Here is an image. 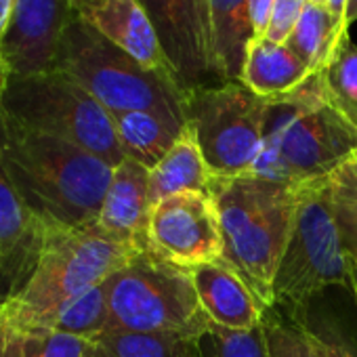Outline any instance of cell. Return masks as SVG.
Returning <instances> with one entry per match:
<instances>
[{
    "instance_id": "1",
    "label": "cell",
    "mask_w": 357,
    "mask_h": 357,
    "mask_svg": "<svg viewBox=\"0 0 357 357\" xmlns=\"http://www.w3.org/2000/svg\"><path fill=\"white\" fill-rule=\"evenodd\" d=\"M0 149L17 196L45 225L80 229L95 223L114 166L74 143L17 124L3 109Z\"/></svg>"
},
{
    "instance_id": "2",
    "label": "cell",
    "mask_w": 357,
    "mask_h": 357,
    "mask_svg": "<svg viewBox=\"0 0 357 357\" xmlns=\"http://www.w3.org/2000/svg\"><path fill=\"white\" fill-rule=\"evenodd\" d=\"M357 151V128L328 101L321 74L296 91L267 99L263 145L252 176L288 188L326 178Z\"/></svg>"
},
{
    "instance_id": "3",
    "label": "cell",
    "mask_w": 357,
    "mask_h": 357,
    "mask_svg": "<svg viewBox=\"0 0 357 357\" xmlns=\"http://www.w3.org/2000/svg\"><path fill=\"white\" fill-rule=\"evenodd\" d=\"M208 196L221 219V261L246 282L267 313L275 307L273 280L292 231L298 188L252 174L213 176Z\"/></svg>"
},
{
    "instance_id": "4",
    "label": "cell",
    "mask_w": 357,
    "mask_h": 357,
    "mask_svg": "<svg viewBox=\"0 0 357 357\" xmlns=\"http://www.w3.org/2000/svg\"><path fill=\"white\" fill-rule=\"evenodd\" d=\"M135 255L139 250L105 240L91 227L47 225L38 265L0 321L15 332L49 328L70 301L109 280Z\"/></svg>"
},
{
    "instance_id": "5",
    "label": "cell",
    "mask_w": 357,
    "mask_h": 357,
    "mask_svg": "<svg viewBox=\"0 0 357 357\" xmlns=\"http://www.w3.org/2000/svg\"><path fill=\"white\" fill-rule=\"evenodd\" d=\"M55 72L76 80L109 114L151 112L181 126L188 124V93L181 86L143 68L76 13L61 38Z\"/></svg>"
},
{
    "instance_id": "6",
    "label": "cell",
    "mask_w": 357,
    "mask_h": 357,
    "mask_svg": "<svg viewBox=\"0 0 357 357\" xmlns=\"http://www.w3.org/2000/svg\"><path fill=\"white\" fill-rule=\"evenodd\" d=\"M109 330L200 338L208 317L200 305L192 271L141 250L105 280Z\"/></svg>"
},
{
    "instance_id": "7",
    "label": "cell",
    "mask_w": 357,
    "mask_h": 357,
    "mask_svg": "<svg viewBox=\"0 0 357 357\" xmlns=\"http://www.w3.org/2000/svg\"><path fill=\"white\" fill-rule=\"evenodd\" d=\"M0 109L17 124L74 143L114 168L124 162L112 114L61 72L11 76Z\"/></svg>"
},
{
    "instance_id": "8",
    "label": "cell",
    "mask_w": 357,
    "mask_h": 357,
    "mask_svg": "<svg viewBox=\"0 0 357 357\" xmlns=\"http://www.w3.org/2000/svg\"><path fill=\"white\" fill-rule=\"evenodd\" d=\"M330 286L351 288V269L321 178L298 188L292 231L273 280V301L301 311Z\"/></svg>"
},
{
    "instance_id": "9",
    "label": "cell",
    "mask_w": 357,
    "mask_h": 357,
    "mask_svg": "<svg viewBox=\"0 0 357 357\" xmlns=\"http://www.w3.org/2000/svg\"><path fill=\"white\" fill-rule=\"evenodd\" d=\"M188 126L215 176L248 174L263 145L267 99L240 80L188 93Z\"/></svg>"
},
{
    "instance_id": "10",
    "label": "cell",
    "mask_w": 357,
    "mask_h": 357,
    "mask_svg": "<svg viewBox=\"0 0 357 357\" xmlns=\"http://www.w3.org/2000/svg\"><path fill=\"white\" fill-rule=\"evenodd\" d=\"M223 248L219 211L208 194H174L151 206L147 252L192 271L221 261Z\"/></svg>"
},
{
    "instance_id": "11",
    "label": "cell",
    "mask_w": 357,
    "mask_h": 357,
    "mask_svg": "<svg viewBox=\"0 0 357 357\" xmlns=\"http://www.w3.org/2000/svg\"><path fill=\"white\" fill-rule=\"evenodd\" d=\"M185 93L219 84L213 68L206 0H139Z\"/></svg>"
},
{
    "instance_id": "12",
    "label": "cell",
    "mask_w": 357,
    "mask_h": 357,
    "mask_svg": "<svg viewBox=\"0 0 357 357\" xmlns=\"http://www.w3.org/2000/svg\"><path fill=\"white\" fill-rule=\"evenodd\" d=\"M72 17V0H17L0 40V55L9 72L13 76L55 72L61 38Z\"/></svg>"
},
{
    "instance_id": "13",
    "label": "cell",
    "mask_w": 357,
    "mask_h": 357,
    "mask_svg": "<svg viewBox=\"0 0 357 357\" xmlns=\"http://www.w3.org/2000/svg\"><path fill=\"white\" fill-rule=\"evenodd\" d=\"M45 236L47 225L17 196L0 149V313L32 278Z\"/></svg>"
},
{
    "instance_id": "14",
    "label": "cell",
    "mask_w": 357,
    "mask_h": 357,
    "mask_svg": "<svg viewBox=\"0 0 357 357\" xmlns=\"http://www.w3.org/2000/svg\"><path fill=\"white\" fill-rule=\"evenodd\" d=\"M72 5L74 13L105 40L128 53L143 68L176 82L153 26L139 0H72Z\"/></svg>"
},
{
    "instance_id": "15",
    "label": "cell",
    "mask_w": 357,
    "mask_h": 357,
    "mask_svg": "<svg viewBox=\"0 0 357 357\" xmlns=\"http://www.w3.org/2000/svg\"><path fill=\"white\" fill-rule=\"evenodd\" d=\"M149 213V168L124 160L114 168L101 211L89 227L105 240L141 252L147 250Z\"/></svg>"
},
{
    "instance_id": "16",
    "label": "cell",
    "mask_w": 357,
    "mask_h": 357,
    "mask_svg": "<svg viewBox=\"0 0 357 357\" xmlns=\"http://www.w3.org/2000/svg\"><path fill=\"white\" fill-rule=\"evenodd\" d=\"M200 305L211 324L227 330H255L263 324L265 309L246 282L223 261L192 269Z\"/></svg>"
},
{
    "instance_id": "17",
    "label": "cell",
    "mask_w": 357,
    "mask_h": 357,
    "mask_svg": "<svg viewBox=\"0 0 357 357\" xmlns=\"http://www.w3.org/2000/svg\"><path fill=\"white\" fill-rule=\"evenodd\" d=\"M311 76L313 72L288 45L255 38L246 49L240 82L261 99H275L296 91Z\"/></svg>"
},
{
    "instance_id": "18",
    "label": "cell",
    "mask_w": 357,
    "mask_h": 357,
    "mask_svg": "<svg viewBox=\"0 0 357 357\" xmlns=\"http://www.w3.org/2000/svg\"><path fill=\"white\" fill-rule=\"evenodd\" d=\"M206 13L217 82H236L252 40L248 0H206Z\"/></svg>"
},
{
    "instance_id": "19",
    "label": "cell",
    "mask_w": 357,
    "mask_h": 357,
    "mask_svg": "<svg viewBox=\"0 0 357 357\" xmlns=\"http://www.w3.org/2000/svg\"><path fill=\"white\" fill-rule=\"evenodd\" d=\"M213 172L198 147L194 130L185 126L172 149L149 168V200L151 206L174 194H208Z\"/></svg>"
},
{
    "instance_id": "20",
    "label": "cell",
    "mask_w": 357,
    "mask_h": 357,
    "mask_svg": "<svg viewBox=\"0 0 357 357\" xmlns=\"http://www.w3.org/2000/svg\"><path fill=\"white\" fill-rule=\"evenodd\" d=\"M124 160L153 168L181 137L185 126L151 112H112Z\"/></svg>"
},
{
    "instance_id": "21",
    "label": "cell",
    "mask_w": 357,
    "mask_h": 357,
    "mask_svg": "<svg viewBox=\"0 0 357 357\" xmlns=\"http://www.w3.org/2000/svg\"><path fill=\"white\" fill-rule=\"evenodd\" d=\"M347 36L349 26L344 20L321 3H307L286 45L313 74H319L330 66Z\"/></svg>"
},
{
    "instance_id": "22",
    "label": "cell",
    "mask_w": 357,
    "mask_h": 357,
    "mask_svg": "<svg viewBox=\"0 0 357 357\" xmlns=\"http://www.w3.org/2000/svg\"><path fill=\"white\" fill-rule=\"evenodd\" d=\"M95 342H101L116 357H200L198 338L174 334H135L109 330Z\"/></svg>"
},
{
    "instance_id": "23",
    "label": "cell",
    "mask_w": 357,
    "mask_h": 357,
    "mask_svg": "<svg viewBox=\"0 0 357 357\" xmlns=\"http://www.w3.org/2000/svg\"><path fill=\"white\" fill-rule=\"evenodd\" d=\"M51 330H59L72 336H80L86 340H97L109 328V307L105 282L82 292L74 301H70L49 326Z\"/></svg>"
},
{
    "instance_id": "24",
    "label": "cell",
    "mask_w": 357,
    "mask_h": 357,
    "mask_svg": "<svg viewBox=\"0 0 357 357\" xmlns=\"http://www.w3.org/2000/svg\"><path fill=\"white\" fill-rule=\"evenodd\" d=\"M330 105L357 128V45L347 36L330 66L319 72Z\"/></svg>"
},
{
    "instance_id": "25",
    "label": "cell",
    "mask_w": 357,
    "mask_h": 357,
    "mask_svg": "<svg viewBox=\"0 0 357 357\" xmlns=\"http://www.w3.org/2000/svg\"><path fill=\"white\" fill-rule=\"evenodd\" d=\"M324 181L347 250L357 242V151L332 170Z\"/></svg>"
},
{
    "instance_id": "26",
    "label": "cell",
    "mask_w": 357,
    "mask_h": 357,
    "mask_svg": "<svg viewBox=\"0 0 357 357\" xmlns=\"http://www.w3.org/2000/svg\"><path fill=\"white\" fill-rule=\"evenodd\" d=\"M200 357H269L263 324L255 330H227L208 324L206 334L198 338Z\"/></svg>"
},
{
    "instance_id": "27",
    "label": "cell",
    "mask_w": 357,
    "mask_h": 357,
    "mask_svg": "<svg viewBox=\"0 0 357 357\" xmlns=\"http://www.w3.org/2000/svg\"><path fill=\"white\" fill-rule=\"evenodd\" d=\"M265 340L269 357H324L321 338L307 328L286 324L271 315V309L263 317Z\"/></svg>"
},
{
    "instance_id": "28",
    "label": "cell",
    "mask_w": 357,
    "mask_h": 357,
    "mask_svg": "<svg viewBox=\"0 0 357 357\" xmlns=\"http://www.w3.org/2000/svg\"><path fill=\"white\" fill-rule=\"evenodd\" d=\"M26 357H91L95 342L59 330L40 328L17 332Z\"/></svg>"
},
{
    "instance_id": "29",
    "label": "cell",
    "mask_w": 357,
    "mask_h": 357,
    "mask_svg": "<svg viewBox=\"0 0 357 357\" xmlns=\"http://www.w3.org/2000/svg\"><path fill=\"white\" fill-rule=\"evenodd\" d=\"M307 5V0H275L273 11H271V22L267 30V40L286 45L290 38L296 22L301 20V13Z\"/></svg>"
},
{
    "instance_id": "30",
    "label": "cell",
    "mask_w": 357,
    "mask_h": 357,
    "mask_svg": "<svg viewBox=\"0 0 357 357\" xmlns=\"http://www.w3.org/2000/svg\"><path fill=\"white\" fill-rule=\"evenodd\" d=\"M273 3L275 0H248V24H250L252 40L267 36Z\"/></svg>"
},
{
    "instance_id": "31",
    "label": "cell",
    "mask_w": 357,
    "mask_h": 357,
    "mask_svg": "<svg viewBox=\"0 0 357 357\" xmlns=\"http://www.w3.org/2000/svg\"><path fill=\"white\" fill-rule=\"evenodd\" d=\"M3 357H26L24 349H22V336L11 328H7V340H5Z\"/></svg>"
},
{
    "instance_id": "32",
    "label": "cell",
    "mask_w": 357,
    "mask_h": 357,
    "mask_svg": "<svg viewBox=\"0 0 357 357\" xmlns=\"http://www.w3.org/2000/svg\"><path fill=\"white\" fill-rule=\"evenodd\" d=\"M15 3H17V0H0V40H3V36L7 32V26H9L13 9H15Z\"/></svg>"
},
{
    "instance_id": "33",
    "label": "cell",
    "mask_w": 357,
    "mask_h": 357,
    "mask_svg": "<svg viewBox=\"0 0 357 357\" xmlns=\"http://www.w3.org/2000/svg\"><path fill=\"white\" fill-rule=\"evenodd\" d=\"M326 349H328L330 357H357V353L353 349H349L347 344H340V342L326 340Z\"/></svg>"
},
{
    "instance_id": "34",
    "label": "cell",
    "mask_w": 357,
    "mask_h": 357,
    "mask_svg": "<svg viewBox=\"0 0 357 357\" xmlns=\"http://www.w3.org/2000/svg\"><path fill=\"white\" fill-rule=\"evenodd\" d=\"M11 76H13V74L9 72V68H7L3 55H0V99H3V95H5V91H7V84H9Z\"/></svg>"
},
{
    "instance_id": "35",
    "label": "cell",
    "mask_w": 357,
    "mask_h": 357,
    "mask_svg": "<svg viewBox=\"0 0 357 357\" xmlns=\"http://www.w3.org/2000/svg\"><path fill=\"white\" fill-rule=\"evenodd\" d=\"M344 22H347V26H351L353 22H357V0H347Z\"/></svg>"
},
{
    "instance_id": "36",
    "label": "cell",
    "mask_w": 357,
    "mask_h": 357,
    "mask_svg": "<svg viewBox=\"0 0 357 357\" xmlns=\"http://www.w3.org/2000/svg\"><path fill=\"white\" fill-rule=\"evenodd\" d=\"M91 357H116L109 349H105L101 342H95V347H93V353H91Z\"/></svg>"
},
{
    "instance_id": "37",
    "label": "cell",
    "mask_w": 357,
    "mask_h": 357,
    "mask_svg": "<svg viewBox=\"0 0 357 357\" xmlns=\"http://www.w3.org/2000/svg\"><path fill=\"white\" fill-rule=\"evenodd\" d=\"M349 269H351V290H353L355 301H357V261L349 263Z\"/></svg>"
},
{
    "instance_id": "38",
    "label": "cell",
    "mask_w": 357,
    "mask_h": 357,
    "mask_svg": "<svg viewBox=\"0 0 357 357\" xmlns=\"http://www.w3.org/2000/svg\"><path fill=\"white\" fill-rule=\"evenodd\" d=\"M5 340H7V326L0 321V357H3V349H5Z\"/></svg>"
},
{
    "instance_id": "39",
    "label": "cell",
    "mask_w": 357,
    "mask_h": 357,
    "mask_svg": "<svg viewBox=\"0 0 357 357\" xmlns=\"http://www.w3.org/2000/svg\"><path fill=\"white\" fill-rule=\"evenodd\" d=\"M344 252H347V259H349V263H355V261H357V242H355L353 246H349Z\"/></svg>"
},
{
    "instance_id": "40",
    "label": "cell",
    "mask_w": 357,
    "mask_h": 357,
    "mask_svg": "<svg viewBox=\"0 0 357 357\" xmlns=\"http://www.w3.org/2000/svg\"><path fill=\"white\" fill-rule=\"evenodd\" d=\"M321 347H324V357H330V355H328V349H326V340H324V338H321Z\"/></svg>"
},
{
    "instance_id": "41",
    "label": "cell",
    "mask_w": 357,
    "mask_h": 357,
    "mask_svg": "<svg viewBox=\"0 0 357 357\" xmlns=\"http://www.w3.org/2000/svg\"><path fill=\"white\" fill-rule=\"evenodd\" d=\"M307 3H321V5H326V0H307Z\"/></svg>"
}]
</instances>
